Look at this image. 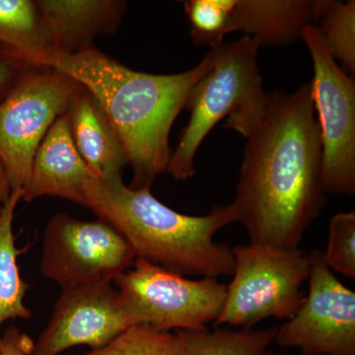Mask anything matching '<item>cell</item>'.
<instances>
[{"label": "cell", "mask_w": 355, "mask_h": 355, "mask_svg": "<svg viewBox=\"0 0 355 355\" xmlns=\"http://www.w3.org/2000/svg\"><path fill=\"white\" fill-rule=\"evenodd\" d=\"M114 282L135 324L165 331L209 330L227 294V286L216 279H188L142 259Z\"/></svg>", "instance_id": "8992f818"}, {"label": "cell", "mask_w": 355, "mask_h": 355, "mask_svg": "<svg viewBox=\"0 0 355 355\" xmlns=\"http://www.w3.org/2000/svg\"><path fill=\"white\" fill-rule=\"evenodd\" d=\"M331 0H234L232 32L244 33L261 46H284L301 38L306 26L316 25Z\"/></svg>", "instance_id": "5bb4252c"}, {"label": "cell", "mask_w": 355, "mask_h": 355, "mask_svg": "<svg viewBox=\"0 0 355 355\" xmlns=\"http://www.w3.org/2000/svg\"><path fill=\"white\" fill-rule=\"evenodd\" d=\"M320 32L327 48L340 69L355 74V1L331 0L328 10L319 21Z\"/></svg>", "instance_id": "ffe728a7"}, {"label": "cell", "mask_w": 355, "mask_h": 355, "mask_svg": "<svg viewBox=\"0 0 355 355\" xmlns=\"http://www.w3.org/2000/svg\"><path fill=\"white\" fill-rule=\"evenodd\" d=\"M309 291L297 314L277 328L275 343L303 355H355V293L324 261L309 254Z\"/></svg>", "instance_id": "30bf717a"}, {"label": "cell", "mask_w": 355, "mask_h": 355, "mask_svg": "<svg viewBox=\"0 0 355 355\" xmlns=\"http://www.w3.org/2000/svg\"><path fill=\"white\" fill-rule=\"evenodd\" d=\"M37 3L50 38V53L44 60L92 46L95 37L118 27L127 6L118 0H39Z\"/></svg>", "instance_id": "4fadbf2b"}, {"label": "cell", "mask_w": 355, "mask_h": 355, "mask_svg": "<svg viewBox=\"0 0 355 355\" xmlns=\"http://www.w3.org/2000/svg\"><path fill=\"white\" fill-rule=\"evenodd\" d=\"M77 151L96 178L120 177L128 164L118 132L94 96L83 87L67 110Z\"/></svg>", "instance_id": "9a60e30c"}, {"label": "cell", "mask_w": 355, "mask_h": 355, "mask_svg": "<svg viewBox=\"0 0 355 355\" xmlns=\"http://www.w3.org/2000/svg\"><path fill=\"white\" fill-rule=\"evenodd\" d=\"M180 336L146 324H132L104 347L83 355H182Z\"/></svg>", "instance_id": "d6986e66"}, {"label": "cell", "mask_w": 355, "mask_h": 355, "mask_svg": "<svg viewBox=\"0 0 355 355\" xmlns=\"http://www.w3.org/2000/svg\"><path fill=\"white\" fill-rule=\"evenodd\" d=\"M0 51L31 67L50 53V38L37 1L0 0Z\"/></svg>", "instance_id": "2e32d148"}, {"label": "cell", "mask_w": 355, "mask_h": 355, "mask_svg": "<svg viewBox=\"0 0 355 355\" xmlns=\"http://www.w3.org/2000/svg\"><path fill=\"white\" fill-rule=\"evenodd\" d=\"M22 200V190L12 191L0 216V345L1 327L8 320L31 319L32 311L25 305L28 284L21 277L13 233L14 212Z\"/></svg>", "instance_id": "e0dca14e"}, {"label": "cell", "mask_w": 355, "mask_h": 355, "mask_svg": "<svg viewBox=\"0 0 355 355\" xmlns=\"http://www.w3.org/2000/svg\"><path fill=\"white\" fill-rule=\"evenodd\" d=\"M259 44L246 36L211 49V65L187 98L184 109L190 112V121L168 166L177 181L195 176L198 149L219 121L227 118L224 127L238 132L265 106L268 93L259 69Z\"/></svg>", "instance_id": "277c9868"}, {"label": "cell", "mask_w": 355, "mask_h": 355, "mask_svg": "<svg viewBox=\"0 0 355 355\" xmlns=\"http://www.w3.org/2000/svg\"><path fill=\"white\" fill-rule=\"evenodd\" d=\"M277 327L260 329H217L202 331H177L183 342L182 355H272Z\"/></svg>", "instance_id": "ac0fdd59"}, {"label": "cell", "mask_w": 355, "mask_h": 355, "mask_svg": "<svg viewBox=\"0 0 355 355\" xmlns=\"http://www.w3.org/2000/svg\"><path fill=\"white\" fill-rule=\"evenodd\" d=\"M85 198L86 207L120 231L137 259L184 277L233 275L232 248L214 240L221 228L236 222L230 205H217L207 216H187L161 202L150 189L125 186L121 176L91 180Z\"/></svg>", "instance_id": "3957f363"}, {"label": "cell", "mask_w": 355, "mask_h": 355, "mask_svg": "<svg viewBox=\"0 0 355 355\" xmlns=\"http://www.w3.org/2000/svg\"><path fill=\"white\" fill-rule=\"evenodd\" d=\"M30 67L18 58L0 51V102Z\"/></svg>", "instance_id": "603a6c76"}, {"label": "cell", "mask_w": 355, "mask_h": 355, "mask_svg": "<svg viewBox=\"0 0 355 355\" xmlns=\"http://www.w3.org/2000/svg\"><path fill=\"white\" fill-rule=\"evenodd\" d=\"M95 178L77 151L65 112L51 125L37 149L22 200L30 202L51 196L86 207L85 187Z\"/></svg>", "instance_id": "7c38bea8"}, {"label": "cell", "mask_w": 355, "mask_h": 355, "mask_svg": "<svg viewBox=\"0 0 355 355\" xmlns=\"http://www.w3.org/2000/svg\"><path fill=\"white\" fill-rule=\"evenodd\" d=\"M132 324L120 292L111 284L62 289L32 355H60L78 345L100 349Z\"/></svg>", "instance_id": "8fae6325"}, {"label": "cell", "mask_w": 355, "mask_h": 355, "mask_svg": "<svg viewBox=\"0 0 355 355\" xmlns=\"http://www.w3.org/2000/svg\"><path fill=\"white\" fill-rule=\"evenodd\" d=\"M81 88L58 70L30 67L0 102V158L12 191L27 186L37 149Z\"/></svg>", "instance_id": "52a82bcc"}, {"label": "cell", "mask_w": 355, "mask_h": 355, "mask_svg": "<svg viewBox=\"0 0 355 355\" xmlns=\"http://www.w3.org/2000/svg\"><path fill=\"white\" fill-rule=\"evenodd\" d=\"M314 76L311 81L313 104L318 114L322 144V184L324 193H355V83L327 48L317 25L301 33Z\"/></svg>", "instance_id": "ba28073f"}, {"label": "cell", "mask_w": 355, "mask_h": 355, "mask_svg": "<svg viewBox=\"0 0 355 355\" xmlns=\"http://www.w3.org/2000/svg\"><path fill=\"white\" fill-rule=\"evenodd\" d=\"M234 0H189L184 12L191 23V37L196 44L214 46L223 43L225 35L232 33L231 12Z\"/></svg>", "instance_id": "44dd1931"}, {"label": "cell", "mask_w": 355, "mask_h": 355, "mask_svg": "<svg viewBox=\"0 0 355 355\" xmlns=\"http://www.w3.org/2000/svg\"><path fill=\"white\" fill-rule=\"evenodd\" d=\"M311 84L268 93L243 128L247 139L236 197L230 203L254 244L299 249L327 200L322 144Z\"/></svg>", "instance_id": "6da1fadb"}, {"label": "cell", "mask_w": 355, "mask_h": 355, "mask_svg": "<svg viewBox=\"0 0 355 355\" xmlns=\"http://www.w3.org/2000/svg\"><path fill=\"white\" fill-rule=\"evenodd\" d=\"M233 279L214 327L252 329L275 318L291 320L304 304L301 288L310 272L309 254L250 243L232 248Z\"/></svg>", "instance_id": "5b68a950"}, {"label": "cell", "mask_w": 355, "mask_h": 355, "mask_svg": "<svg viewBox=\"0 0 355 355\" xmlns=\"http://www.w3.org/2000/svg\"><path fill=\"white\" fill-rule=\"evenodd\" d=\"M135 259L128 240L102 218L83 221L58 214L44 230L42 273L62 289L112 284Z\"/></svg>", "instance_id": "9c48e42d"}, {"label": "cell", "mask_w": 355, "mask_h": 355, "mask_svg": "<svg viewBox=\"0 0 355 355\" xmlns=\"http://www.w3.org/2000/svg\"><path fill=\"white\" fill-rule=\"evenodd\" d=\"M212 60L210 51L200 64L181 73H144L128 69L92 44L72 55L46 58L39 67L67 74L94 96L132 165L130 188L151 190L155 178L167 172L169 166L173 123Z\"/></svg>", "instance_id": "7a4b0ae2"}, {"label": "cell", "mask_w": 355, "mask_h": 355, "mask_svg": "<svg viewBox=\"0 0 355 355\" xmlns=\"http://www.w3.org/2000/svg\"><path fill=\"white\" fill-rule=\"evenodd\" d=\"M34 343L27 334L10 327L2 335L0 355H32Z\"/></svg>", "instance_id": "cb8c5ba5"}, {"label": "cell", "mask_w": 355, "mask_h": 355, "mask_svg": "<svg viewBox=\"0 0 355 355\" xmlns=\"http://www.w3.org/2000/svg\"><path fill=\"white\" fill-rule=\"evenodd\" d=\"M324 261L333 272L355 279V211L340 212L329 224Z\"/></svg>", "instance_id": "7402d4cb"}, {"label": "cell", "mask_w": 355, "mask_h": 355, "mask_svg": "<svg viewBox=\"0 0 355 355\" xmlns=\"http://www.w3.org/2000/svg\"><path fill=\"white\" fill-rule=\"evenodd\" d=\"M11 193H12V189H11L8 175H7L6 165L0 158V216H1L2 209H3L7 200L10 197Z\"/></svg>", "instance_id": "d4e9b609"}]
</instances>
